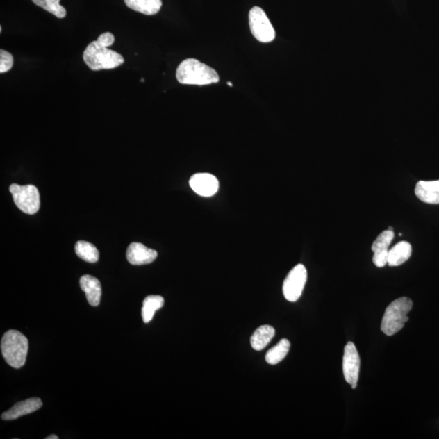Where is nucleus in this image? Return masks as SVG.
I'll return each mask as SVG.
<instances>
[{"label":"nucleus","mask_w":439,"mask_h":439,"mask_svg":"<svg viewBox=\"0 0 439 439\" xmlns=\"http://www.w3.org/2000/svg\"><path fill=\"white\" fill-rule=\"evenodd\" d=\"M157 251L147 247L140 242H133L129 246L126 258L129 263L133 265H143L152 263L156 259Z\"/></svg>","instance_id":"11"},{"label":"nucleus","mask_w":439,"mask_h":439,"mask_svg":"<svg viewBox=\"0 0 439 439\" xmlns=\"http://www.w3.org/2000/svg\"><path fill=\"white\" fill-rule=\"evenodd\" d=\"M165 299L160 295H149L142 304V317L144 323H149L154 318L156 311L164 306Z\"/></svg>","instance_id":"18"},{"label":"nucleus","mask_w":439,"mask_h":439,"mask_svg":"<svg viewBox=\"0 0 439 439\" xmlns=\"http://www.w3.org/2000/svg\"><path fill=\"white\" fill-rule=\"evenodd\" d=\"M9 190L13 195L14 203L21 211L31 215L39 211L40 197L39 190L35 185L12 184Z\"/></svg>","instance_id":"5"},{"label":"nucleus","mask_w":439,"mask_h":439,"mask_svg":"<svg viewBox=\"0 0 439 439\" xmlns=\"http://www.w3.org/2000/svg\"><path fill=\"white\" fill-rule=\"evenodd\" d=\"M80 286L92 306L97 307L102 297V288L100 281L90 275H84L80 279Z\"/></svg>","instance_id":"14"},{"label":"nucleus","mask_w":439,"mask_h":439,"mask_svg":"<svg viewBox=\"0 0 439 439\" xmlns=\"http://www.w3.org/2000/svg\"><path fill=\"white\" fill-rule=\"evenodd\" d=\"M32 1L35 6L44 8L56 17L64 18L66 16V9L60 6V0H32Z\"/></svg>","instance_id":"21"},{"label":"nucleus","mask_w":439,"mask_h":439,"mask_svg":"<svg viewBox=\"0 0 439 439\" xmlns=\"http://www.w3.org/2000/svg\"><path fill=\"white\" fill-rule=\"evenodd\" d=\"M413 303L411 299L402 297L395 299L386 309L381 329L386 336H392L397 333L408 322V314L411 311Z\"/></svg>","instance_id":"4"},{"label":"nucleus","mask_w":439,"mask_h":439,"mask_svg":"<svg viewBox=\"0 0 439 439\" xmlns=\"http://www.w3.org/2000/svg\"><path fill=\"white\" fill-rule=\"evenodd\" d=\"M83 60L93 71L113 69L121 66L125 62L118 52L108 49V47L93 41L83 52Z\"/></svg>","instance_id":"2"},{"label":"nucleus","mask_w":439,"mask_h":439,"mask_svg":"<svg viewBox=\"0 0 439 439\" xmlns=\"http://www.w3.org/2000/svg\"><path fill=\"white\" fill-rule=\"evenodd\" d=\"M415 194L424 203L439 204V180L418 181Z\"/></svg>","instance_id":"13"},{"label":"nucleus","mask_w":439,"mask_h":439,"mask_svg":"<svg viewBox=\"0 0 439 439\" xmlns=\"http://www.w3.org/2000/svg\"><path fill=\"white\" fill-rule=\"evenodd\" d=\"M59 437L55 436V434H52V436H50L49 437H47L46 439H58Z\"/></svg>","instance_id":"24"},{"label":"nucleus","mask_w":439,"mask_h":439,"mask_svg":"<svg viewBox=\"0 0 439 439\" xmlns=\"http://www.w3.org/2000/svg\"><path fill=\"white\" fill-rule=\"evenodd\" d=\"M141 83H144V79L142 78Z\"/></svg>","instance_id":"27"},{"label":"nucleus","mask_w":439,"mask_h":439,"mask_svg":"<svg viewBox=\"0 0 439 439\" xmlns=\"http://www.w3.org/2000/svg\"><path fill=\"white\" fill-rule=\"evenodd\" d=\"M13 55L6 50H0V73H7L13 68Z\"/></svg>","instance_id":"22"},{"label":"nucleus","mask_w":439,"mask_h":439,"mask_svg":"<svg viewBox=\"0 0 439 439\" xmlns=\"http://www.w3.org/2000/svg\"><path fill=\"white\" fill-rule=\"evenodd\" d=\"M179 83L185 85H204L217 83L220 78L217 71L197 59L181 62L176 73Z\"/></svg>","instance_id":"1"},{"label":"nucleus","mask_w":439,"mask_h":439,"mask_svg":"<svg viewBox=\"0 0 439 439\" xmlns=\"http://www.w3.org/2000/svg\"><path fill=\"white\" fill-rule=\"evenodd\" d=\"M251 32L260 42H271L275 39L276 33L273 26L263 9L254 7L249 13Z\"/></svg>","instance_id":"6"},{"label":"nucleus","mask_w":439,"mask_h":439,"mask_svg":"<svg viewBox=\"0 0 439 439\" xmlns=\"http://www.w3.org/2000/svg\"><path fill=\"white\" fill-rule=\"evenodd\" d=\"M28 350L27 338L17 331H7L1 340V351L4 360L14 369H20L26 364Z\"/></svg>","instance_id":"3"},{"label":"nucleus","mask_w":439,"mask_h":439,"mask_svg":"<svg viewBox=\"0 0 439 439\" xmlns=\"http://www.w3.org/2000/svg\"><path fill=\"white\" fill-rule=\"evenodd\" d=\"M388 231H393V228L390 226V227L388 228Z\"/></svg>","instance_id":"26"},{"label":"nucleus","mask_w":439,"mask_h":439,"mask_svg":"<svg viewBox=\"0 0 439 439\" xmlns=\"http://www.w3.org/2000/svg\"><path fill=\"white\" fill-rule=\"evenodd\" d=\"M75 252L81 259L89 263H95L99 258V252L97 247L88 242L78 241L76 243Z\"/></svg>","instance_id":"20"},{"label":"nucleus","mask_w":439,"mask_h":439,"mask_svg":"<svg viewBox=\"0 0 439 439\" xmlns=\"http://www.w3.org/2000/svg\"><path fill=\"white\" fill-rule=\"evenodd\" d=\"M412 251V246L409 242H398L389 250L388 264L391 267L403 265L411 257Z\"/></svg>","instance_id":"15"},{"label":"nucleus","mask_w":439,"mask_h":439,"mask_svg":"<svg viewBox=\"0 0 439 439\" xmlns=\"http://www.w3.org/2000/svg\"><path fill=\"white\" fill-rule=\"evenodd\" d=\"M394 237V231H385L380 233L372 245V251H374L373 262L379 268H383L388 265L389 247Z\"/></svg>","instance_id":"10"},{"label":"nucleus","mask_w":439,"mask_h":439,"mask_svg":"<svg viewBox=\"0 0 439 439\" xmlns=\"http://www.w3.org/2000/svg\"><path fill=\"white\" fill-rule=\"evenodd\" d=\"M227 85H230V87H233V83H230V82H228V83H227Z\"/></svg>","instance_id":"25"},{"label":"nucleus","mask_w":439,"mask_h":439,"mask_svg":"<svg viewBox=\"0 0 439 439\" xmlns=\"http://www.w3.org/2000/svg\"><path fill=\"white\" fill-rule=\"evenodd\" d=\"M290 347V342L286 338H283L278 345L267 352L265 356L266 362L272 365L279 364L281 361H283L288 354Z\"/></svg>","instance_id":"19"},{"label":"nucleus","mask_w":439,"mask_h":439,"mask_svg":"<svg viewBox=\"0 0 439 439\" xmlns=\"http://www.w3.org/2000/svg\"><path fill=\"white\" fill-rule=\"evenodd\" d=\"M361 358L356 347L352 342L347 343L342 360V371L348 384L356 389L359 380Z\"/></svg>","instance_id":"8"},{"label":"nucleus","mask_w":439,"mask_h":439,"mask_svg":"<svg viewBox=\"0 0 439 439\" xmlns=\"http://www.w3.org/2000/svg\"><path fill=\"white\" fill-rule=\"evenodd\" d=\"M308 278L307 270L303 265H297L290 271L283 286L285 299L297 302L301 297Z\"/></svg>","instance_id":"7"},{"label":"nucleus","mask_w":439,"mask_h":439,"mask_svg":"<svg viewBox=\"0 0 439 439\" xmlns=\"http://www.w3.org/2000/svg\"><path fill=\"white\" fill-rule=\"evenodd\" d=\"M275 336V329L269 324L261 326L256 329L251 337V345L256 351H262L269 345V343Z\"/></svg>","instance_id":"16"},{"label":"nucleus","mask_w":439,"mask_h":439,"mask_svg":"<svg viewBox=\"0 0 439 439\" xmlns=\"http://www.w3.org/2000/svg\"><path fill=\"white\" fill-rule=\"evenodd\" d=\"M42 406V400L40 398H31L21 401L14 405L13 408L2 414L1 419L3 421H13V420L26 416V415L36 412Z\"/></svg>","instance_id":"12"},{"label":"nucleus","mask_w":439,"mask_h":439,"mask_svg":"<svg viewBox=\"0 0 439 439\" xmlns=\"http://www.w3.org/2000/svg\"><path fill=\"white\" fill-rule=\"evenodd\" d=\"M190 188L200 197H213L218 192L219 181L210 174H197L190 179Z\"/></svg>","instance_id":"9"},{"label":"nucleus","mask_w":439,"mask_h":439,"mask_svg":"<svg viewBox=\"0 0 439 439\" xmlns=\"http://www.w3.org/2000/svg\"><path fill=\"white\" fill-rule=\"evenodd\" d=\"M97 41L102 45L108 47L114 44V42H115V37H114L112 33L106 32L100 35L98 37Z\"/></svg>","instance_id":"23"},{"label":"nucleus","mask_w":439,"mask_h":439,"mask_svg":"<svg viewBox=\"0 0 439 439\" xmlns=\"http://www.w3.org/2000/svg\"><path fill=\"white\" fill-rule=\"evenodd\" d=\"M125 3L132 10L147 16L156 15L162 7L161 0H125Z\"/></svg>","instance_id":"17"}]
</instances>
